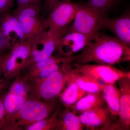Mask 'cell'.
<instances>
[{
  "mask_svg": "<svg viewBox=\"0 0 130 130\" xmlns=\"http://www.w3.org/2000/svg\"><path fill=\"white\" fill-rule=\"evenodd\" d=\"M130 60V47L116 37L100 33L80 53L73 55L72 63L73 65H83L93 62L112 66Z\"/></svg>",
  "mask_w": 130,
  "mask_h": 130,
  "instance_id": "obj_1",
  "label": "cell"
},
{
  "mask_svg": "<svg viewBox=\"0 0 130 130\" xmlns=\"http://www.w3.org/2000/svg\"><path fill=\"white\" fill-rule=\"evenodd\" d=\"M60 104L59 100L47 102L28 95L21 108L11 119L6 130H24L25 126L51 115Z\"/></svg>",
  "mask_w": 130,
  "mask_h": 130,
  "instance_id": "obj_2",
  "label": "cell"
},
{
  "mask_svg": "<svg viewBox=\"0 0 130 130\" xmlns=\"http://www.w3.org/2000/svg\"><path fill=\"white\" fill-rule=\"evenodd\" d=\"M72 63L64 68L42 80L28 81V95L37 98L47 102L57 101L69 79Z\"/></svg>",
  "mask_w": 130,
  "mask_h": 130,
  "instance_id": "obj_3",
  "label": "cell"
},
{
  "mask_svg": "<svg viewBox=\"0 0 130 130\" xmlns=\"http://www.w3.org/2000/svg\"><path fill=\"white\" fill-rule=\"evenodd\" d=\"M41 7L29 5L16 8L12 12L20 24L26 40L31 45L46 34L44 26L45 18L40 14Z\"/></svg>",
  "mask_w": 130,
  "mask_h": 130,
  "instance_id": "obj_4",
  "label": "cell"
},
{
  "mask_svg": "<svg viewBox=\"0 0 130 130\" xmlns=\"http://www.w3.org/2000/svg\"><path fill=\"white\" fill-rule=\"evenodd\" d=\"M76 3L71 0H60L52 8L44 21L48 35L65 34L68 31L69 24L74 20L76 13Z\"/></svg>",
  "mask_w": 130,
  "mask_h": 130,
  "instance_id": "obj_5",
  "label": "cell"
},
{
  "mask_svg": "<svg viewBox=\"0 0 130 130\" xmlns=\"http://www.w3.org/2000/svg\"><path fill=\"white\" fill-rule=\"evenodd\" d=\"M76 4L77 10L74 23L70 26L68 31L82 33L93 41L100 35L104 17L86 2Z\"/></svg>",
  "mask_w": 130,
  "mask_h": 130,
  "instance_id": "obj_6",
  "label": "cell"
},
{
  "mask_svg": "<svg viewBox=\"0 0 130 130\" xmlns=\"http://www.w3.org/2000/svg\"><path fill=\"white\" fill-rule=\"evenodd\" d=\"M31 44L27 40L13 44L0 67V77L13 80L21 73L28 61Z\"/></svg>",
  "mask_w": 130,
  "mask_h": 130,
  "instance_id": "obj_7",
  "label": "cell"
},
{
  "mask_svg": "<svg viewBox=\"0 0 130 130\" xmlns=\"http://www.w3.org/2000/svg\"><path fill=\"white\" fill-rule=\"evenodd\" d=\"M78 115L87 129L116 130L118 117L111 113L107 105L87 110Z\"/></svg>",
  "mask_w": 130,
  "mask_h": 130,
  "instance_id": "obj_8",
  "label": "cell"
},
{
  "mask_svg": "<svg viewBox=\"0 0 130 130\" xmlns=\"http://www.w3.org/2000/svg\"><path fill=\"white\" fill-rule=\"evenodd\" d=\"M72 65L73 72L88 75L103 84L114 83L123 78H130V72L123 71L112 66L95 63Z\"/></svg>",
  "mask_w": 130,
  "mask_h": 130,
  "instance_id": "obj_9",
  "label": "cell"
},
{
  "mask_svg": "<svg viewBox=\"0 0 130 130\" xmlns=\"http://www.w3.org/2000/svg\"><path fill=\"white\" fill-rule=\"evenodd\" d=\"M92 41L89 38L82 33L68 31L56 41L55 47L58 56H72Z\"/></svg>",
  "mask_w": 130,
  "mask_h": 130,
  "instance_id": "obj_10",
  "label": "cell"
},
{
  "mask_svg": "<svg viewBox=\"0 0 130 130\" xmlns=\"http://www.w3.org/2000/svg\"><path fill=\"white\" fill-rule=\"evenodd\" d=\"M64 35H50L46 33L44 36L31 45L29 57L23 69L33 63L44 60L53 55L56 50V41Z\"/></svg>",
  "mask_w": 130,
  "mask_h": 130,
  "instance_id": "obj_11",
  "label": "cell"
},
{
  "mask_svg": "<svg viewBox=\"0 0 130 130\" xmlns=\"http://www.w3.org/2000/svg\"><path fill=\"white\" fill-rule=\"evenodd\" d=\"M120 93L119 115L116 130L130 129V78L124 77L118 81Z\"/></svg>",
  "mask_w": 130,
  "mask_h": 130,
  "instance_id": "obj_12",
  "label": "cell"
},
{
  "mask_svg": "<svg viewBox=\"0 0 130 130\" xmlns=\"http://www.w3.org/2000/svg\"><path fill=\"white\" fill-rule=\"evenodd\" d=\"M113 19L103 18L102 28H106L115 35L117 39L128 47L130 46L129 12Z\"/></svg>",
  "mask_w": 130,
  "mask_h": 130,
  "instance_id": "obj_13",
  "label": "cell"
},
{
  "mask_svg": "<svg viewBox=\"0 0 130 130\" xmlns=\"http://www.w3.org/2000/svg\"><path fill=\"white\" fill-rule=\"evenodd\" d=\"M10 9L0 14V29L3 36L13 45L26 40L18 21Z\"/></svg>",
  "mask_w": 130,
  "mask_h": 130,
  "instance_id": "obj_14",
  "label": "cell"
},
{
  "mask_svg": "<svg viewBox=\"0 0 130 130\" xmlns=\"http://www.w3.org/2000/svg\"><path fill=\"white\" fill-rule=\"evenodd\" d=\"M28 96L16 95L7 90L5 92L3 97L5 115L2 130H5L11 119L21 108Z\"/></svg>",
  "mask_w": 130,
  "mask_h": 130,
  "instance_id": "obj_15",
  "label": "cell"
},
{
  "mask_svg": "<svg viewBox=\"0 0 130 130\" xmlns=\"http://www.w3.org/2000/svg\"><path fill=\"white\" fill-rule=\"evenodd\" d=\"M84 128L78 115L61 105L56 130H83Z\"/></svg>",
  "mask_w": 130,
  "mask_h": 130,
  "instance_id": "obj_16",
  "label": "cell"
},
{
  "mask_svg": "<svg viewBox=\"0 0 130 130\" xmlns=\"http://www.w3.org/2000/svg\"><path fill=\"white\" fill-rule=\"evenodd\" d=\"M106 105L102 92L88 93L70 108L73 112L79 115L87 110Z\"/></svg>",
  "mask_w": 130,
  "mask_h": 130,
  "instance_id": "obj_17",
  "label": "cell"
},
{
  "mask_svg": "<svg viewBox=\"0 0 130 130\" xmlns=\"http://www.w3.org/2000/svg\"><path fill=\"white\" fill-rule=\"evenodd\" d=\"M72 67L69 73V79L75 82L79 88L87 93L102 92L105 84L101 83L96 79L86 74L73 72L72 70Z\"/></svg>",
  "mask_w": 130,
  "mask_h": 130,
  "instance_id": "obj_18",
  "label": "cell"
},
{
  "mask_svg": "<svg viewBox=\"0 0 130 130\" xmlns=\"http://www.w3.org/2000/svg\"><path fill=\"white\" fill-rule=\"evenodd\" d=\"M67 87L59 96L61 105L65 107L70 108L88 93L79 88L71 79H68Z\"/></svg>",
  "mask_w": 130,
  "mask_h": 130,
  "instance_id": "obj_19",
  "label": "cell"
},
{
  "mask_svg": "<svg viewBox=\"0 0 130 130\" xmlns=\"http://www.w3.org/2000/svg\"><path fill=\"white\" fill-rule=\"evenodd\" d=\"M102 93L105 102L109 111L114 116L119 115L120 93L115 83L105 84Z\"/></svg>",
  "mask_w": 130,
  "mask_h": 130,
  "instance_id": "obj_20",
  "label": "cell"
},
{
  "mask_svg": "<svg viewBox=\"0 0 130 130\" xmlns=\"http://www.w3.org/2000/svg\"><path fill=\"white\" fill-rule=\"evenodd\" d=\"M63 57V56L58 55H52L48 59L36 62L28 66L22 70L20 74L24 79L28 82L40 72L60 60Z\"/></svg>",
  "mask_w": 130,
  "mask_h": 130,
  "instance_id": "obj_21",
  "label": "cell"
},
{
  "mask_svg": "<svg viewBox=\"0 0 130 130\" xmlns=\"http://www.w3.org/2000/svg\"><path fill=\"white\" fill-rule=\"evenodd\" d=\"M60 105V104L55 111L48 117L25 126L24 130H56Z\"/></svg>",
  "mask_w": 130,
  "mask_h": 130,
  "instance_id": "obj_22",
  "label": "cell"
},
{
  "mask_svg": "<svg viewBox=\"0 0 130 130\" xmlns=\"http://www.w3.org/2000/svg\"><path fill=\"white\" fill-rule=\"evenodd\" d=\"M126 0H87L86 2L94 8L104 18L106 14L112 9L123 5Z\"/></svg>",
  "mask_w": 130,
  "mask_h": 130,
  "instance_id": "obj_23",
  "label": "cell"
},
{
  "mask_svg": "<svg viewBox=\"0 0 130 130\" xmlns=\"http://www.w3.org/2000/svg\"><path fill=\"white\" fill-rule=\"evenodd\" d=\"M7 91L16 95L28 96L29 91L28 82L21 74H19L13 79Z\"/></svg>",
  "mask_w": 130,
  "mask_h": 130,
  "instance_id": "obj_24",
  "label": "cell"
},
{
  "mask_svg": "<svg viewBox=\"0 0 130 130\" xmlns=\"http://www.w3.org/2000/svg\"><path fill=\"white\" fill-rule=\"evenodd\" d=\"M12 46L3 35L0 29V55L8 52Z\"/></svg>",
  "mask_w": 130,
  "mask_h": 130,
  "instance_id": "obj_25",
  "label": "cell"
},
{
  "mask_svg": "<svg viewBox=\"0 0 130 130\" xmlns=\"http://www.w3.org/2000/svg\"><path fill=\"white\" fill-rule=\"evenodd\" d=\"M17 8L29 5L37 6L42 7L41 0H16Z\"/></svg>",
  "mask_w": 130,
  "mask_h": 130,
  "instance_id": "obj_26",
  "label": "cell"
},
{
  "mask_svg": "<svg viewBox=\"0 0 130 130\" xmlns=\"http://www.w3.org/2000/svg\"><path fill=\"white\" fill-rule=\"evenodd\" d=\"M14 0H0V14L13 7Z\"/></svg>",
  "mask_w": 130,
  "mask_h": 130,
  "instance_id": "obj_27",
  "label": "cell"
},
{
  "mask_svg": "<svg viewBox=\"0 0 130 130\" xmlns=\"http://www.w3.org/2000/svg\"><path fill=\"white\" fill-rule=\"evenodd\" d=\"M6 91L0 94V130H2L4 123L5 111L3 103V97Z\"/></svg>",
  "mask_w": 130,
  "mask_h": 130,
  "instance_id": "obj_28",
  "label": "cell"
},
{
  "mask_svg": "<svg viewBox=\"0 0 130 130\" xmlns=\"http://www.w3.org/2000/svg\"><path fill=\"white\" fill-rule=\"evenodd\" d=\"M60 0H44L43 8L46 12L49 13L52 8Z\"/></svg>",
  "mask_w": 130,
  "mask_h": 130,
  "instance_id": "obj_29",
  "label": "cell"
},
{
  "mask_svg": "<svg viewBox=\"0 0 130 130\" xmlns=\"http://www.w3.org/2000/svg\"><path fill=\"white\" fill-rule=\"evenodd\" d=\"M12 80H8L0 77V94L7 90Z\"/></svg>",
  "mask_w": 130,
  "mask_h": 130,
  "instance_id": "obj_30",
  "label": "cell"
},
{
  "mask_svg": "<svg viewBox=\"0 0 130 130\" xmlns=\"http://www.w3.org/2000/svg\"><path fill=\"white\" fill-rule=\"evenodd\" d=\"M8 53V52H7L6 53L0 55V67H1V66L3 62V61L5 60V58L7 56Z\"/></svg>",
  "mask_w": 130,
  "mask_h": 130,
  "instance_id": "obj_31",
  "label": "cell"
}]
</instances>
